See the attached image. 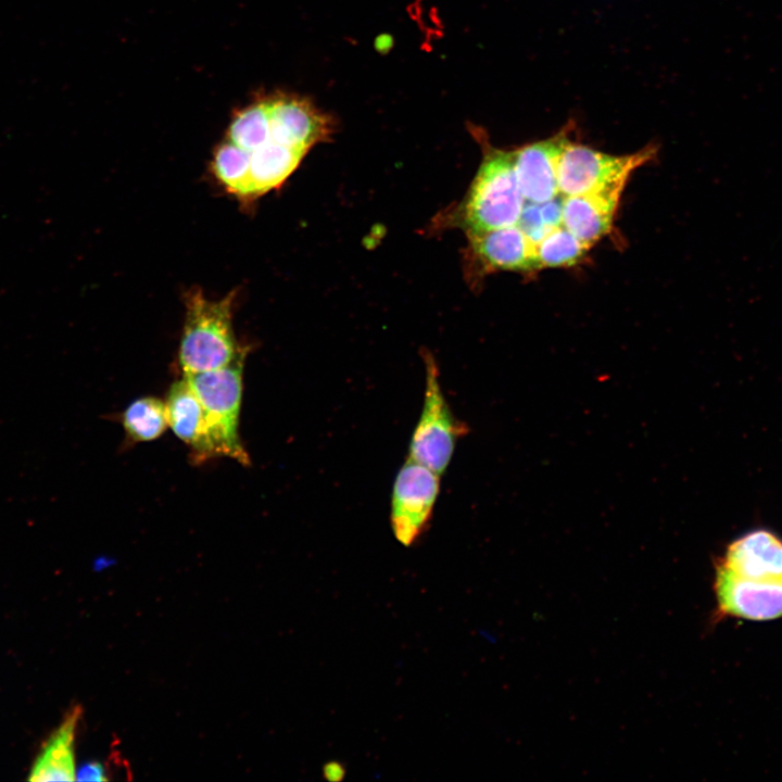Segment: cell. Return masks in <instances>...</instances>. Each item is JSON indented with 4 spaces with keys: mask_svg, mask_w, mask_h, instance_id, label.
Masks as SVG:
<instances>
[{
    "mask_svg": "<svg viewBox=\"0 0 782 782\" xmlns=\"http://www.w3.org/2000/svg\"><path fill=\"white\" fill-rule=\"evenodd\" d=\"M236 297V290L219 300H209L199 289L186 294V316L178 350L184 374L225 367L247 352L238 344L232 327Z\"/></svg>",
    "mask_w": 782,
    "mask_h": 782,
    "instance_id": "1",
    "label": "cell"
},
{
    "mask_svg": "<svg viewBox=\"0 0 782 782\" xmlns=\"http://www.w3.org/2000/svg\"><path fill=\"white\" fill-rule=\"evenodd\" d=\"M483 160L464 205L468 235H479L517 224L525 199L515 173L514 151L484 141Z\"/></svg>",
    "mask_w": 782,
    "mask_h": 782,
    "instance_id": "2",
    "label": "cell"
},
{
    "mask_svg": "<svg viewBox=\"0 0 782 782\" xmlns=\"http://www.w3.org/2000/svg\"><path fill=\"white\" fill-rule=\"evenodd\" d=\"M425 363V392L421 413L412 433L408 457L438 475H443L453 457L458 440L468 427L450 407L440 383V371L429 353Z\"/></svg>",
    "mask_w": 782,
    "mask_h": 782,
    "instance_id": "3",
    "label": "cell"
},
{
    "mask_svg": "<svg viewBox=\"0 0 782 782\" xmlns=\"http://www.w3.org/2000/svg\"><path fill=\"white\" fill-rule=\"evenodd\" d=\"M245 354L225 367L184 375L204 407L218 456L242 465L250 464L238 431Z\"/></svg>",
    "mask_w": 782,
    "mask_h": 782,
    "instance_id": "4",
    "label": "cell"
},
{
    "mask_svg": "<svg viewBox=\"0 0 782 782\" xmlns=\"http://www.w3.org/2000/svg\"><path fill=\"white\" fill-rule=\"evenodd\" d=\"M655 153L651 144L632 154L611 155L569 140L558 161V192L568 197L625 187L631 173Z\"/></svg>",
    "mask_w": 782,
    "mask_h": 782,
    "instance_id": "5",
    "label": "cell"
},
{
    "mask_svg": "<svg viewBox=\"0 0 782 782\" xmlns=\"http://www.w3.org/2000/svg\"><path fill=\"white\" fill-rule=\"evenodd\" d=\"M439 492L440 475L408 457L395 476L391 494L390 525L402 545H414L425 533Z\"/></svg>",
    "mask_w": 782,
    "mask_h": 782,
    "instance_id": "6",
    "label": "cell"
},
{
    "mask_svg": "<svg viewBox=\"0 0 782 782\" xmlns=\"http://www.w3.org/2000/svg\"><path fill=\"white\" fill-rule=\"evenodd\" d=\"M263 96L269 115V137L275 141L307 152L330 137L331 117L308 99L280 91Z\"/></svg>",
    "mask_w": 782,
    "mask_h": 782,
    "instance_id": "7",
    "label": "cell"
},
{
    "mask_svg": "<svg viewBox=\"0 0 782 782\" xmlns=\"http://www.w3.org/2000/svg\"><path fill=\"white\" fill-rule=\"evenodd\" d=\"M714 589L718 611L722 616L756 621L782 617V579L740 577L720 563Z\"/></svg>",
    "mask_w": 782,
    "mask_h": 782,
    "instance_id": "8",
    "label": "cell"
},
{
    "mask_svg": "<svg viewBox=\"0 0 782 782\" xmlns=\"http://www.w3.org/2000/svg\"><path fill=\"white\" fill-rule=\"evenodd\" d=\"M569 128L514 151L515 173L526 202L544 203L558 193L557 166Z\"/></svg>",
    "mask_w": 782,
    "mask_h": 782,
    "instance_id": "9",
    "label": "cell"
},
{
    "mask_svg": "<svg viewBox=\"0 0 782 782\" xmlns=\"http://www.w3.org/2000/svg\"><path fill=\"white\" fill-rule=\"evenodd\" d=\"M165 407L168 426L190 447L195 461L218 456L204 407L185 378L171 386Z\"/></svg>",
    "mask_w": 782,
    "mask_h": 782,
    "instance_id": "10",
    "label": "cell"
},
{
    "mask_svg": "<svg viewBox=\"0 0 782 782\" xmlns=\"http://www.w3.org/2000/svg\"><path fill=\"white\" fill-rule=\"evenodd\" d=\"M623 188L564 197L562 225L591 247L610 231Z\"/></svg>",
    "mask_w": 782,
    "mask_h": 782,
    "instance_id": "11",
    "label": "cell"
},
{
    "mask_svg": "<svg viewBox=\"0 0 782 782\" xmlns=\"http://www.w3.org/2000/svg\"><path fill=\"white\" fill-rule=\"evenodd\" d=\"M721 564L749 579H782V541L766 530H756L730 544Z\"/></svg>",
    "mask_w": 782,
    "mask_h": 782,
    "instance_id": "12",
    "label": "cell"
},
{
    "mask_svg": "<svg viewBox=\"0 0 782 782\" xmlns=\"http://www.w3.org/2000/svg\"><path fill=\"white\" fill-rule=\"evenodd\" d=\"M469 237L472 252L487 272L538 269L535 249L517 225Z\"/></svg>",
    "mask_w": 782,
    "mask_h": 782,
    "instance_id": "13",
    "label": "cell"
},
{
    "mask_svg": "<svg viewBox=\"0 0 782 782\" xmlns=\"http://www.w3.org/2000/svg\"><path fill=\"white\" fill-rule=\"evenodd\" d=\"M80 714L78 706L66 714L62 723L45 743L31 767L28 780H76L74 741Z\"/></svg>",
    "mask_w": 782,
    "mask_h": 782,
    "instance_id": "14",
    "label": "cell"
},
{
    "mask_svg": "<svg viewBox=\"0 0 782 782\" xmlns=\"http://www.w3.org/2000/svg\"><path fill=\"white\" fill-rule=\"evenodd\" d=\"M122 424L131 442L155 440L168 426L165 402L154 396L137 399L124 411Z\"/></svg>",
    "mask_w": 782,
    "mask_h": 782,
    "instance_id": "15",
    "label": "cell"
},
{
    "mask_svg": "<svg viewBox=\"0 0 782 782\" xmlns=\"http://www.w3.org/2000/svg\"><path fill=\"white\" fill-rule=\"evenodd\" d=\"M589 249L563 225L557 226L535 245L538 269L572 266L582 260Z\"/></svg>",
    "mask_w": 782,
    "mask_h": 782,
    "instance_id": "16",
    "label": "cell"
},
{
    "mask_svg": "<svg viewBox=\"0 0 782 782\" xmlns=\"http://www.w3.org/2000/svg\"><path fill=\"white\" fill-rule=\"evenodd\" d=\"M534 247L552 230L543 220L538 203L526 202L516 224Z\"/></svg>",
    "mask_w": 782,
    "mask_h": 782,
    "instance_id": "17",
    "label": "cell"
},
{
    "mask_svg": "<svg viewBox=\"0 0 782 782\" xmlns=\"http://www.w3.org/2000/svg\"><path fill=\"white\" fill-rule=\"evenodd\" d=\"M539 205L543 220L550 229L562 225V200L553 198Z\"/></svg>",
    "mask_w": 782,
    "mask_h": 782,
    "instance_id": "18",
    "label": "cell"
},
{
    "mask_svg": "<svg viewBox=\"0 0 782 782\" xmlns=\"http://www.w3.org/2000/svg\"><path fill=\"white\" fill-rule=\"evenodd\" d=\"M76 780L79 781H104L108 778L104 774V768L98 762H91L83 766L78 772H76Z\"/></svg>",
    "mask_w": 782,
    "mask_h": 782,
    "instance_id": "19",
    "label": "cell"
},
{
    "mask_svg": "<svg viewBox=\"0 0 782 782\" xmlns=\"http://www.w3.org/2000/svg\"><path fill=\"white\" fill-rule=\"evenodd\" d=\"M323 778L329 782H340L345 778L346 768L338 760H330L323 766Z\"/></svg>",
    "mask_w": 782,
    "mask_h": 782,
    "instance_id": "20",
    "label": "cell"
}]
</instances>
